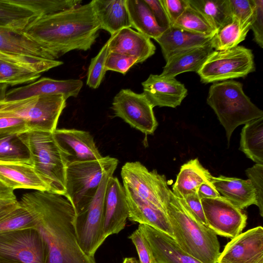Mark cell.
Returning <instances> with one entry per match:
<instances>
[{
  "label": "cell",
  "instance_id": "obj_1",
  "mask_svg": "<svg viewBox=\"0 0 263 263\" xmlns=\"http://www.w3.org/2000/svg\"><path fill=\"white\" fill-rule=\"evenodd\" d=\"M18 201L35 221L34 229L46 248V263H97L79 243L74 209L64 196L35 191L24 194Z\"/></svg>",
  "mask_w": 263,
  "mask_h": 263
},
{
  "label": "cell",
  "instance_id": "obj_2",
  "mask_svg": "<svg viewBox=\"0 0 263 263\" xmlns=\"http://www.w3.org/2000/svg\"><path fill=\"white\" fill-rule=\"evenodd\" d=\"M101 29L91 2L52 14L40 16L22 32L40 44L49 59L57 60L74 50L86 51Z\"/></svg>",
  "mask_w": 263,
  "mask_h": 263
},
{
  "label": "cell",
  "instance_id": "obj_3",
  "mask_svg": "<svg viewBox=\"0 0 263 263\" xmlns=\"http://www.w3.org/2000/svg\"><path fill=\"white\" fill-rule=\"evenodd\" d=\"M158 195L173 237L185 252L202 263H217L220 245L217 235L197 221L168 187L164 175L159 178Z\"/></svg>",
  "mask_w": 263,
  "mask_h": 263
},
{
  "label": "cell",
  "instance_id": "obj_4",
  "mask_svg": "<svg viewBox=\"0 0 263 263\" xmlns=\"http://www.w3.org/2000/svg\"><path fill=\"white\" fill-rule=\"evenodd\" d=\"M242 84L233 80L216 82L210 87L206 100L223 126L229 145L239 125L263 117V111L245 93Z\"/></svg>",
  "mask_w": 263,
  "mask_h": 263
},
{
  "label": "cell",
  "instance_id": "obj_5",
  "mask_svg": "<svg viewBox=\"0 0 263 263\" xmlns=\"http://www.w3.org/2000/svg\"><path fill=\"white\" fill-rule=\"evenodd\" d=\"M17 136L27 147L31 164L47 185L49 192L65 196L68 163L53 133L28 130Z\"/></svg>",
  "mask_w": 263,
  "mask_h": 263
},
{
  "label": "cell",
  "instance_id": "obj_6",
  "mask_svg": "<svg viewBox=\"0 0 263 263\" xmlns=\"http://www.w3.org/2000/svg\"><path fill=\"white\" fill-rule=\"evenodd\" d=\"M62 95H42L13 101H0V118L14 117L24 120L29 130L53 133L66 106Z\"/></svg>",
  "mask_w": 263,
  "mask_h": 263
},
{
  "label": "cell",
  "instance_id": "obj_7",
  "mask_svg": "<svg viewBox=\"0 0 263 263\" xmlns=\"http://www.w3.org/2000/svg\"><path fill=\"white\" fill-rule=\"evenodd\" d=\"M118 164V159L110 156L67 164L65 197L74 210L95 196L104 176L110 171H115Z\"/></svg>",
  "mask_w": 263,
  "mask_h": 263
},
{
  "label": "cell",
  "instance_id": "obj_8",
  "mask_svg": "<svg viewBox=\"0 0 263 263\" xmlns=\"http://www.w3.org/2000/svg\"><path fill=\"white\" fill-rule=\"evenodd\" d=\"M115 171L103 177L95 196L75 211L74 227L79 243L88 256L94 257L105 240L103 235L104 198L109 177Z\"/></svg>",
  "mask_w": 263,
  "mask_h": 263
},
{
  "label": "cell",
  "instance_id": "obj_9",
  "mask_svg": "<svg viewBox=\"0 0 263 263\" xmlns=\"http://www.w3.org/2000/svg\"><path fill=\"white\" fill-rule=\"evenodd\" d=\"M255 70L252 50L237 46L225 50H214L196 73L202 83L208 84L244 78Z\"/></svg>",
  "mask_w": 263,
  "mask_h": 263
},
{
  "label": "cell",
  "instance_id": "obj_10",
  "mask_svg": "<svg viewBox=\"0 0 263 263\" xmlns=\"http://www.w3.org/2000/svg\"><path fill=\"white\" fill-rule=\"evenodd\" d=\"M0 262L46 263V248L37 231L28 228L0 233Z\"/></svg>",
  "mask_w": 263,
  "mask_h": 263
},
{
  "label": "cell",
  "instance_id": "obj_11",
  "mask_svg": "<svg viewBox=\"0 0 263 263\" xmlns=\"http://www.w3.org/2000/svg\"><path fill=\"white\" fill-rule=\"evenodd\" d=\"M153 107L143 93L122 89L114 97L112 107L116 116L146 135H152L158 123Z\"/></svg>",
  "mask_w": 263,
  "mask_h": 263
},
{
  "label": "cell",
  "instance_id": "obj_12",
  "mask_svg": "<svg viewBox=\"0 0 263 263\" xmlns=\"http://www.w3.org/2000/svg\"><path fill=\"white\" fill-rule=\"evenodd\" d=\"M201 201L207 226L217 235L233 238L246 227V214L221 195Z\"/></svg>",
  "mask_w": 263,
  "mask_h": 263
},
{
  "label": "cell",
  "instance_id": "obj_13",
  "mask_svg": "<svg viewBox=\"0 0 263 263\" xmlns=\"http://www.w3.org/2000/svg\"><path fill=\"white\" fill-rule=\"evenodd\" d=\"M217 263H263V228L249 229L232 238Z\"/></svg>",
  "mask_w": 263,
  "mask_h": 263
},
{
  "label": "cell",
  "instance_id": "obj_14",
  "mask_svg": "<svg viewBox=\"0 0 263 263\" xmlns=\"http://www.w3.org/2000/svg\"><path fill=\"white\" fill-rule=\"evenodd\" d=\"M121 176L124 187L165 212L158 195L159 174L156 170L149 171L139 161L127 162L122 167Z\"/></svg>",
  "mask_w": 263,
  "mask_h": 263
},
{
  "label": "cell",
  "instance_id": "obj_15",
  "mask_svg": "<svg viewBox=\"0 0 263 263\" xmlns=\"http://www.w3.org/2000/svg\"><path fill=\"white\" fill-rule=\"evenodd\" d=\"M53 135L68 164L98 160L103 157L93 138L87 132L76 129H56Z\"/></svg>",
  "mask_w": 263,
  "mask_h": 263
},
{
  "label": "cell",
  "instance_id": "obj_16",
  "mask_svg": "<svg viewBox=\"0 0 263 263\" xmlns=\"http://www.w3.org/2000/svg\"><path fill=\"white\" fill-rule=\"evenodd\" d=\"M128 217V208L123 186L118 179L111 176L106 189L103 223V235L119 233L125 227Z\"/></svg>",
  "mask_w": 263,
  "mask_h": 263
},
{
  "label": "cell",
  "instance_id": "obj_17",
  "mask_svg": "<svg viewBox=\"0 0 263 263\" xmlns=\"http://www.w3.org/2000/svg\"><path fill=\"white\" fill-rule=\"evenodd\" d=\"M143 93L153 107L179 106L187 94L183 83L174 77H166L160 74L149 76L142 83Z\"/></svg>",
  "mask_w": 263,
  "mask_h": 263
},
{
  "label": "cell",
  "instance_id": "obj_18",
  "mask_svg": "<svg viewBox=\"0 0 263 263\" xmlns=\"http://www.w3.org/2000/svg\"><path fill=\"white\" fill-rule=\"evenodd\" d=\"M83 83L79 79L57 80L42 78L36 81L10 90L6 93L4 101H10L42 95H62L66 100L77 97Z\"/></svg>",
  "mask_w": 263,
  "mask_h": 263
},
{
  "label": "cell",
  "instance_id": "obj_19",
  "mask_svg": "<svg viewBox=\"0 0 263 263\" xmlns=\"http://www.w3.org/2000/svg\"><path fill=\"white\" fill-rule=\"evenodd\" d=\"M151 248L155 263H202L185 252L167 234L145 224H139Z\"/></svg>",
  "mask_w": 263,
  "mask_h": 263
},
{
  "label": "cell",
  "instance_id": "obj_20",
  "mask_svg": "<svg viewBox=\"0 0 263 263\" xmlns=\"http://www.w3.org/2000/svg\"><path fill=\"white\" fill-rule=\"evenodd\" d=\"M109 52L128 55L142 63L154 54L156 47L151 39L131 28H124L107 41Z\"/></svg>",
  "mask_w": 263,
  "mask_h": 263
},
{
  "label": "cell",
  "instance_id": "obj_21",
  "mask_svg": "<svg viewBox=\"0 0 263 263\" xmlns=\"http://www.w3.org/2000/svg\"><path fill=\"white\" fill-rule=\"evenodd\" d=\"M128 208V219L145 224L162 231L174 238L166 213L124 187Z\"/></svg>",
  "mask_w": 263,
  "mask_h": 263
},
{
  "label": "cell",
  "instance_id": "obj_22",
  "mask_svg": "<svg viewBox=\"0 0 263 263\" xmlns=\"http://www.w3.org/2000/svg\"><path fill=\"white\" fill-rule=\"evenodd\" d=\"M0 181L14 190L18 189L49 192V189L32 164L0 162Z\"/></svg>",
  "mask_w": 263,
  "mask_h": 263
},
{
  "label": "cell",
  "instance_id": "obj_23",
  "mask_svg": "<svg viewBox=\"0 0 263 263\" xmlns=\"http://www.w3.org/2000/svg\"><path fill=\"white\" fill-rule=\"evenodd\" d=\"M211 182L221 196L240 210L256 204L255 192L248 179L220 175L213 176Z\"/></svg>",
  "mask_w": 263,
  "mask_h": 263
},
{
  "label": "cell",
  "instance_id": "obj_24",
  "mask_svg": "<svg viewBox=\"0 0 263 263\" xmlns=\"http://www.w3.org/2000/svg\"><path fill=\"white\" fill-rule=\"evenodd\" d=\"M214 35L195 34L171 26L155 41L160 45L166 61L178 53L208 44Z\"/></svg>",
  "mask_w": 263,
  "mask_h": 263
},
{
  "label": "cell",
  "instance_id": "obj_25",
  "mask_svg": "<svg viewBox=\"0 0 263 263\" xmlns=\"http://www.w3.org/2000/svg\"><path fill=\"white\" fill-rule=\"evenodd\" d=\"M101 29L111 36L124 28L131 27L125 0L91 1Z\"/></svg>",
  "mask_w": 263,
  "mask_h": 263
},
{
  "label": "cell",
  "instance_id": "obj_26",
  "mask_svg": "<svg viewBox=\"0 0 263 263\" xmlns=\"http://www.w3.org/2000/svg\"><path fill=\"white\" fill-rule=\"evenodd\" d=\"M214 50L210 42L203 46L178 53L166 61L160 75L175 78L185 72H197Z\"/></svg>",
  "mask_w": 263,
  "mask_h": 263
},
{
  "label": "cell",
  "instance_id": "obj_27",
  "mask_svg": "<svg viewBox=\"0 0 263 263\" xmlns=\"http://www.w3.org/2000/svg\"><path fill=\"white\" fill-rule=\"evenodd\" d=\"M0 52L14 55L50 60L45 50L22 31L0 28Z\"/></svg>",
  "mask_w": 263,
  "mask_h": 263
},
{
  "label": "cell",
  "instance_id": "obj_28",
  "mask_svg": "<svg viewBox=\"0 0 263 263\" xmlns=\"http://www.w3.org/2000/svg\"><path fill=\"white\" fill-rule=\"evenodd\" d=\"M213 176L200 163L197 158L191 159L180 168L176 181L173 185V193L179 198L197 193L203 183H211Z\"/></svg>",
  "mask_w": 263,
  "mask_h": 263
},
{
  "label": "cell",
  "instance_id": "obj_29",
  "mask_svg": "<svg viewBox=\"0 0 263 263\" xmlns=\"http://www.w3.org/2000/svg\"><path fill=\"white\" fill-rule=\"evenodd\" d=\"M131 27L156 40L166 30L159 26L144 0H125Z\"/></svg>",
  "mask_w": 263,
  "mask_h": 263
},
{
  "label": "cell",
  "instance_id": "obj_30",
  "mask_svg": "<svg viewBox=\"0 0 263 263\" xmlns=\"http://www.w3.org/2000/svg\"><path fill=\"white\" fill-rule=\"evenodd\" d=\"M40 15L14 0H0V28L23 31Z\"/></svg>",
  "mask_w": 263,
  "mask_h": 263
},
{
  "label": "cell",
  "instance_id": "obj_31",
  "mask_svg": "<svg viewBox=\"0 0 263 263\" xmlns=\"http://www.w3.org/2000/svg\"><path fill=\"white\" fill-rule=\"evenodd\" d=\"M239 149L255 164L263 165V117L245 124L240 134Z\"/></svg>",
  "mask_w": 263,
  "mask_h": 263
},
{
  "label": "cell",
  "instance_id": "obj_32",
  "mask_svg": "<svg viewBox=\"0 0 263 263\" xmlns=\"http://www.w3.org/2000/svg\"><path fill=\"white\" fill-rule=\"evenodd\" d=\"M251 24L232 16L231 21L218 30L212 38L210 43L213 49L221 51L238 46L245 40Z\"/></svg>",
  "mask_w": 263,
  "mask_h": 263
},
{
  "label": "cell",
  "instance_id": "obj_33",
  "mask_svg": "<svg viewBox=\"0 0 263 263\" xmlns=\"http://www.w3.org/2000/svg\"><path fill=\"white\" fill-rule=\"evenodd\" d=\"M189 5L200 13L217 32L232 18L229 0H188Z\"/></svg>",
  "mask_w": 263,
  "mask_h": 263
},
{
  "label": "cell",
  "instance_id": "obj_34",
  "mask_svg": "<svg viewBox=\"0 0 263 263\" xmlns=\"http://www.w3.org/2000/svg\"><path fill=\"white\" fill-rule=\"evenodd\" d=\"M35 226L34 219L19 201L0 209V233L34 228Z\"/></svg>",
  "mask_w": 263,
  "mask_h": 263
},
{
  "label": "cell",
  "instance_id": "obj_35",
  "mask_svg": "<svg viewBox=\"0 0 263 263\" xmlns=\"http://www.w3.org/2000/svg\"><path fill=\"white\" fill-rule=\"evenodd\" d=\"M0 162L31 164L29 151L17 135H0Z\"/></svg>",
  "mask_w": 263,
  "mask_h": 263
},
{
  "label": "cell",
  "instance_id": "obj_36",
  "mask_svg": "<svg viewBox=\"0 0 263 263\" xmlns=\"http://www.w3.org/2000/svg\"><path fill=\"white\" fill-rule=\"evenodd\" d=\"M173 26L201 35H214L216 33L205 17L190 5Z\"/></svg>",
  "mask_w": 263,
  "mask_h": 263
},
{
  "label": "cell",
  "instance_id": "obj_37",
  "mask_svg": "<svg viewBox=\"0 0 263 263\" xmlns=\"http://www.w3.org/2000/svg\"><path fill=\"white\" fill-rule=\"evenodd\" d=\"M41 75L32 69L0 60V84L15 85L31 82Z\"/></svg>",
  "mask_w": 263,
  "mask_h": 263
},
{
  "label": "cell",
  "instance_id": "obj_38",
  "mask_svg": "<svg viewBox=\"0 0 263 263\" xmlns=\"http://www.w3.org/2000/svg\"><path fill=\"white\" fill-rule=\"evenodd\" d=\"M18 4L27 7L41 16L54 14L80 5L78 0H14Z\"/></svg>",
  "mask_w": 263,
  "mask_h": 263
},
{
  "label": "cell",
  "instance_id": "obj_39",
  "mask_svg": "<svg viewBox=\"0 0 263 263\" xmlns=\"http://www.w3.org/2000/svg\"><path fill=\"white\" fill-rule=\"evenodd\" d=\"M108 53V43L107 41L98 54L91 60L86 80V84L89 87L97 89L101 84L106 72L105 65Z\"/></svg>",
  "mask_w": 263,
  "mask_h": 263
},
{
  "label": "cell",
  "instance_id": "obj_40",
  "mask_svg": "<svg viewBox=\"0 0 263 263\" xmlns=\"http://www.w3.org/2000/svg\"><path fill=\"white\" fill-rule=\"evenodd\" d=\"M136 64H138L137 60L133 57L109 52L105 67L106 71H114L125 74L129 68Z\"/></svg>",
  "mask_w": 263,
  "mask_h": 263
},
{
  "label": "cell",
  "instance_id": "obj_41",
  "mask_svg": "<svg viewBox=\"0 0 263 263\" xmlns=\"http://www.w3.org/2000/svg\"><path fill=\"white\" fill-rule=\"evenodd\" d=\"M246 174L255 190L256 198V205L259 213L263 216V165L255 164L246 170Z\"/></svg>",
  "mask_w": 263,
  "mask_h": 263
},
{
  "label": "cell",
  "instance_id": "obj_42",
  "mask_svg": "<svg viewBox=\"0 0 263 263\" xmlns=\"http://www.w3.org/2000/svg\"><path fill=\"white\" fill-rule=\"evenodd\" d=\"M128 237L136 247L140 263H155L149 245L139 228L133 232Z\"/></svg>",
  "mask_w": 263,
  "mask_h": 263
},
{
  "label": "cell",
  "instance_id": "obj_43",
  "mask_svg": "<svg viewBox=\"0 0 263 263\" xmlns=\"http://www.w3.org/2000/svg\"><path fill=\"white\" fill-rule=\"evenodd\" d=\"M232 16L245 23H251L254 14L253 0H229Z\"/></svg>",
  "mask_w": 263,
  "mask_h": 263
},
{
  "label": "cell",
  "instance_id": "obj_44",
  "mask_svg": "<svg viewBox=\"0 0 263 263\" xmlns=\"http://www.w3.org/2000/svg\"><path fill=\"white\" fill-rule=\"evenodd\" d=\"M254 14L250 29L253 32L254 40L261 48L263 47V1L253 0Z\"/></svg>",
  "mask_w": 263,
  "mask_h": 263
},
{
  "label": "cell",
  "instance_id": "obj_45",
  "mask_svg": "<svg viewBox=\"0 0 263 263\" xmlns=\"http://www.w3.org/2000/svg\"><path fill=\"white\" fill-rule=\"evenodd\" d=\"M29 130L26 122L18 118H0V135H19Z\"/></svg>",
  "mask_w": 263,
  "mask_h": 263
},
{
  "label": "cell",
  "instance_id": "obj_46",
  "mask_svg": "<svg viewBox=\"0 0 263 263\" xmlns=\"http://www.w3.org/2000/svg\"><path fill=\"white\" fill-rule=\"evenodd\" d=\"M171 26L189 6L188 0H160Z\"/></svg>",
  "mask_w": 263,
  "mask_h": 263
},
{
  "label": "cell",
  "instance_id": "obj_47",
  "mask_svg": "<svg viewBox=\"0 0 263 263\" xmlns=\"http://www.w3.org/2000/svg\"><path fill=\"white\" fill-rule=\"evenodd\" d=\"M179 199L197 221L208 227L201 199L198 196L197 193L189 195L184 198Z\"/></svg>",
  "mask_w": 263,
  "mask_h": 263
},
{
  "label": "cell",
  "instance_id": "obj_48",
  "mask_svg": "<svg viewBox=\"0 0 263 263\" xmlns=\"http://www.w3.org/2000/svg\"><path fill=\"white\" fill-rule=\"evenodd\" d=\"M151 9L159 26L166 29L171 26L160 0H144Z\"/></svg>",
  "mask_w": 263,
  "mask_h": 263
},
{
  "label": "cell",
  "instance_id": "obj_49",
  "mask_svg": "<svg viewBox=\"0 0 263 263\" xmlns=\"http://www.w3.org/2000/svg\"><path fill=\"white\" fill-rule=\"evenodd\" d=\"M13 191L0 181V209L18 201Z\"/></svg>",
  "mask_w": 263,
  "mask_h": 263
},
{
  "label": "cell",
  "instance_id": "obj_50",
  "mask_svg": "<svg viewBox=\"0 0 263 263\" xmlns=\"http://www.w3.org/2000/svg\"><path fill=\"white\" fill-rule=\"evenodd\" d=\"M197 194L201 199L216 198L220 195L212 184L209 183L202 184L198 190Z\"/></svg>",
  "mask_w": 263,
  "mask_h": 263
},
{
  "label": "cell",
  "instance_id": "obj_51",
  "mask_svg": "<svg viewBox=\"0 0 263 263\" xmlns=\"http://www.w3.org/2000/svg\"><path fill=\"white\" fill-rule=\"evenodd\" d=\"M122 263H140V262L135 258L126 257L124 259Z\"/></svg>",
  "mask_w": 263,
  "mask_h": 263
},
{
  "label": "cell",
  "instance_id": "obj_52",
  "mask_svg": "<svg viewBox=\"0 0 263 263\" xmlns=\"http://www.w3.org/2000/svg\"><path fill=\"white\" fill-rule=\"evenodd\" d=\"M0 263H2V262H0Z\"/></svg>",
  "mask_w": 263,
  "mask_h": 263
}]
</instances>
